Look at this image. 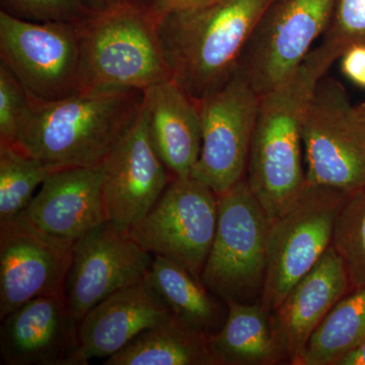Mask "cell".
<instances>
[{
	"mask_svg": "<svg viewBox=\"0 0 365 365\" xmlns=\"http://www.w3.org/2000/svg\"><path fill=\"white\" fill-rule=\"evenodd\" d=\"M341 54L322 42L287 81L260 96L246 180L269 220L306 188L304 125L316 86Z\"/></svg>",
	"mask_w": 365,
	"mask_h": 365,
	"instance_id": "cell-1",
	"label": "cell"
},
{
	"mask_svg": "<svg viewBox=\"0 0 365 365\" xmlns=\"http://www.w3.org/2000/svg\"><path fill=\"white\" fill-rule=\"evenodd\" d=\"M143 102L140 91H79L48 102L30 98L16 148L51 172L101 168Z\"/></svg>",
	"mask_w": 365,
	"mask_h": 365,
	"instance_id": "cell-2",
	"label": "cell"
},
{
	"mask_svg": "<svg viewBox=\"0 0 365 365\" xmlns=\"http://www.w3.org/2000/svg\"><path fill=\"white\" fill-rule=\"evenodd\" d=\"M274 0H218L158 25L170 79L198 104L237 71L255 28Z\"/></svg>",
	"mask_w": 365,
	"mask_h": 365,
	"instance_id": "cell-3",
	"label": "cell"
},
{
	"mask_svg": "<svg viewBox=\"0 0 365 365\" xmlns=\"http://www.w3.org/2000/svg\"><path fill=\"white\" fill-rule=\"evenodd\" d=\"M79 91L148 90L170 78L158 23L148 6L127 0L76 23Z\"/></svg>",
	"mask_w": 365,
	"mask_h": 365,
	"instance_id": "cell-4",
	"label": "cell"
},
{
	"mask_svg": "<svg viewBox=\"0 0 365 365\" xmlns=\"http://www.w3.org/2000/svg\"><path fill=\"white\" fill-rule=\"evenodd\" d=\"M217 195L218 220L201 281L225 302H247L263 288L271 220L246 177Z\"/></svg>",
	"mask_w": 365,
	"mask_h": 365,
	"instance_id": "cell-5",
	"label": "cell"
},
{
	"mask_svg": "<svg viewBox=\"0 0 365 365\" xmlns=\"http://www.w3.org/2000/svg\"><path fill=\"white\" fill-rule=\"evenodd\" d=\"M307 185L355 193L365 187V113L344 86L326 76L316 86L304 125Z\"/></svg>",
	"mask_w": 365,
	"mask_h": 365,
	"instance_id": "cell-6",
	"label": "cell"
},
{
	"mask_svg": "<svg viewBox=\"0 0 365 365\" xmlns=\"http://www.w3.org/2000/svg\"><path fill=\"white\" fill-rule=\"evenodd\" d=\"M348 194L307 185L278 217L271 220L262 304L272 314L292 287L332 245L334 227Z\"/></svg>",
	"mask_w": 365,
	"mask_h": 365,
	"instance_id": "cell-7",
	"label": "cell"
},
{
	"mask_svg": "<svg viewBox=\"0 0 365 365\" xmlns=\"http://www.w3.org/2000/svg\"><path fill=\"white\" fill-rule=\"evenodd\" d=\"M217 220L212 189L192 177L174 178L128 234L144 251L177 262L201 281Z\"/></svg>",
	"mask_w": 365,
	"mask_h": 365,
	"instance_id": "cell-8",
	"label": "cell"
},
{
	"mask_svg": "<svg viewBox=\"0 0 365 365\" xmlns=\"http://www.w3.org/2000/svg\"><path fill=\"white\" fill-rule=\"evenodd\" d=\"M0 59L35 100L48 102L79 93L76 24L37 23L1 11Z\"/></svg>",
	"mask_w": 365,
	"mask_h": 365,
	"instance_id": "cell-9",
	"label": "cell"
},
{
	"mask_svg": "<svg viewBox=\"0 0 365 365\" xmlns=\"http://www.w3.org/2000/svg\"><path fill=\"white\" fill-rule=\"evenodd\" d=\"M337 0H274L255 28L237 71L258 95L292 76L330 25Z\"/></svg>",
	"mask_w": 365,
	"mask_h": 365,
	"instance_id": "cell-10",
	"label": "cell"
},
{
	"mask_svg": "<svg viewBox=\"0 0 365 365\" xmlns=\"http://www.w3.org/2000/svg\"><path fill=\"white\" fill-rule=\"evenodd\" d=\"M260 95L239 72L198 103L202 125L200 157L192 178L216 194L246 177Z\"/></svg>",
	"mask_w": 365,
	"mask_h": 365,
	"instance_id": "cell-11",
	"label": "cell"
},
{
	"mask_svg": "<svg viewBox=\"0 0 365 365\" xmlns=\"http://www.w3.org/2000/svg\"><path fill=\"white\" fill-rule=\"evenodd\" d=\"M74 244L23 212L0 222V319L36 297L66 290Z\"/></svg>",
	"mask_w": 365,
	"mask_h": 365,
	"instance_id": "cell-12",
	"label": "cell"
},
{
	"mask_svg": "<svg viewBox=\"0 0 365 365\" xmlns=\"http://www.w3.org/2000/svg\"><path fill=\"white\" fill-rule=\"evenodd\" d=\"M153 255L129 235L106 222L74 244L67 274L66 297L81 322L93 307L124 288L145 279Z\"/></svg>",
	"mask_w": 365,
	"mask_h": 365,
	"instance_id": "cell-13",
	"label": "cell"
},
{
	"mask_svg": "<svg viewBox=\"0 0 365 365\" xmlns=\"http://www.w3.org/2000/svg\"><path fill=\"white\" fill-rule=\"evenodd\" d=\"M107 222L121 232L143 220L174 178L151 143L143 106L101 165Z\"/></svg>",
	"mask_w": 365,
	"mask_h": 365,
	"instance_id": "cell-14",
	"label": "cell"
},
{
	"mask_svg": "<svg viewBox=\"0 0 365 365\" xmlns=\"http://www.w3.org/2000/svg\"><path fill=\"white\" fill-rule=\"evenodd\" d=\"M78 349V322L66 290L36 297L1 319V364L76 365Z\"/></svg>",
	"mask_w": 365,
	"mask_h": 365,
	"instance_id": "cell-15",
	"label": "cell"
},
{
	"mask_svg": "<svg viewBox=\"0 0 365 365\" xmlns=\"http://www.w3.org/2000/svg\"><path fill=\"white\" fill-rule=\"evenodd\" d=\"M173 316L148 278L110 295L78 323L76 365L109 359L144 331Z\"/></svg>",
	"mask_w": 365,
	"mask_h": 365,
	"instance_id": "cell-16",
	"label": "cell"
},
{
	"mask_svg": "<svg viewBox=\"0 0 365 365\" xmlns=\"http://www.w3.org/2000/svg\"><path fill=\"white\" fill-rule=\"evenodd\" d=\"M350 288L342 259L330 246L271 314L276 339L290 364H295L314 331Z\"/></svg>",
	"mask_w": 365,
	"mask_h": 365,
	"instance_id": "cell-17",
	"label": "cell"
},
{
	"mask_svg": "<svg viewBox=\"0 0 365 365\" xmlns=\"http://www.w3.org/2000/svg\"><path fill=\"white\" fill-rule=\"evenodd\" d=\"M23 213L41 230L78 241L107 222L101 168L53 172Z\"/></svg>",
	"mask_w": 365,
	"mask_h": 365,
	"instance_id": "cell-18",
	"label": "cell"
},
{
	"mask_svg": "<svg viewBox=\"0 0 365 365\" xmlns=\"http://www.w3.org/2000/svg\"><path fill=\"white\" fill-rule=\"evenodd\" d=\"M143 109L151 143L170 174L191 177L202 146L198 104L169 78L143 91Z\"/></svg>",
	"mask_w": 365,
	"mask_h": 365,
	"instance_id": "cell-19",
	"label": "cell"
},
{
	"mask_svg": "<svg viewBox=\"0 0 365 365\" xmlns=\"http://www.w3.org/2000/svg\"><path fill=\"white\" fill-rule=\"evenodd\" d=\"M227 307L222 329L209 336L216 365L271 364L283 356L271 314L262 302H230Z\"/></svg>",
	"mask_w": 365,
	"mask_h": 365,
	"instance_id": "cell-20",
	"label": "cell"
},
{
	"mask_svg": "<svg viewBox=\"0 0 365 365\" xmlns=\"http://www.w3.org/2000/svg\"><path fill=\"white\" fill-rule=\"evenodd\" d=\"M209 336L173 314L144 331L105 365H216Z\"/></svg>",
	"mask_w": 365,
	"mask_h": 365,
	"instance_id": "cell-21",
	"label": "cell"
},
{
	"mask_svg": "<svg viewBox=\"0 0 365 365\" xmlns=\"http://www.w3.org/2000/svg\"><path fill=\"white\" fill-rule=\"evenodd\" d=\"M146 278L175 317L196 330L212 335L220 309L200 280L177 262L163 256H153Z\"/></svg>",
	"mask_w": 365,
	"mask_h": 365,
	"instance_id": "cell-22",
	"label": "cell"
},
{
	"mask_svg": "<svg viewBox=\"0 0 365 365\" xmlns=\"http://www.w3.org/2000/svg\"><path fill=\"white\" fill-rule=\"evenodd\" d=\"M365 339V284L346 294L314 331L294 365H337Z\"/></svg>",
	"mask_w": 365,
	"mask_h": 365,
	"instance_id": "cell-23",
	"label": "cell"
},
{
	"mask_svg": "<svg viewBox=\"0 0 365 365\" xmlns=\"http://www.w3.org/2000/svg\"><path fill=\"white\" fill-rule=\"evenodd\" d=\"M52 173L16 146H0V222L24 212Z\"/></svg>",
	"mask_w": 365,
	"mask_h": 365,
	"instance_id": "cell-24",
	"label": "cell"
},
{
	"mask_svg": "<svg viewBox=\"0 0 365 365\" xmlns=\"http://www.w3.org/2000/svg\"><path fill=\"white\" fill-rule=\"evenodd\" d=\"M347 272L351 289L365 284V187L350 194L341 207L332 245Z\"/></svg>",
	"mask_w": 365,
	"mask_h": 365,
	"instance_id": "cell-25",
	"label": "cell"
},
{
	"mask_svg": "<svg viewBox=\"0 0 365 365\" xmlns=\"http://www.w3.org/2000/svg\"><path fill=\"white\" fill-rule=\"evenodd\" d=\"M6 11L37 23L76 24L90 13L86 0H2Z\"/></svg>",
	"mask_w": 365,
	"mask_h": 365,
	"instance_id": "cell-26",
	"label": "cell"
},
{
	"mask_svg": "<svg viewBox=\"0 0 365 365\" xmlns=\"http://www.w3.org/2000/svg\"><path fill=\"white\" fill-rule=\"evenodd\" d=\"M323 41L341 55L350 46L365 45V0H337Z\"/></svg>",
	"mask_w": 365,
	"mask_h": 365,
	"instance_id": "cell-27",
	"label": "cell"
},
{
	"mask_svg": "<svg viewBox=\"0 0 365 365\" xmlns=\"http://www.w3.org/2000/svg\"><path fill=\"white\" fill-rule=\"evenodd\" d=\"M28 93L0 63V146H16L20 123L28 106Z\"/></svg>",
	"mask_w": 365,
	"mask_h": 365,
	"instance_id": "cell-28",
	"label": "cell"
},
{
	"mask_svg": "<svg viewBox=\"0 0 365 365\" xmlns=\"http://www.w3.org/2000/svg\"><path fill=\"white\" fill-rule=\"evenodd\" d=\"M217 1L218 0H153L148 6L151 16L158 25L160 21L172 14L197 11Z\"/></svg>",
	"mask_w": 365,
	"mask_h": 365,
	"instance_id": "cell-29",
	"label": "cell"
},
{
	"mask_svg": "<svg viewBox=\"0 0 365 365\" xmlns=\"http://www.w3.org/2000/svg\"><path fill=\"white\" fill-rule=\"evenodd\" d=\"M341 71L354 85L365 88V45H353L341 55Z\"/></svg>",
	"mask_w": 365,
	"mask_h": 365,
	"instance_id": "cell-30",
	"label": "cell"
},
{
	"mask_svg": "<svg viewBox=\"0 0 365 365\" xmlns=\"http://www.w3.org/2000/svg\"><path fill=\"white\" fill-rule=\"evenodd\" d=\"M337 365H365V339L344 355Z\"/></svg>",
	"mask_w": 365,
	"mask_h": 365,
	"instance_id": "cell-31",
	"label": "cell"
},
{
	"mask_svg": "<svg viewBox=\"0 0 365 365\" xmlns=\"http://www.w3.org/2000/svg\"><path fill=\"white\" fill-rule=\"evenodd\" d=\"M86 1L91 11H101L118 6L127 0H86Z\"/></svg>",
	"mask_w": 365,
	"mask_h": 365,
	"instance_id": "cell-32",
	"label": "cell"
},
{
	"mask_svg": "<svg viewBox=\"0 0 365 365\" xmlns=\"http://www.w3.org/2000/svg\"><path fill=\"white\" fill-rule=\"evenodd\" d=\"M360 109L362 110L365 113V103L364 104L359 106Z\"/></svg>",
	"mask_w": 365,
	"mask_h": 365,
	"instance_id": "cell-33",
	"label": "cell"
}]
</instances>
